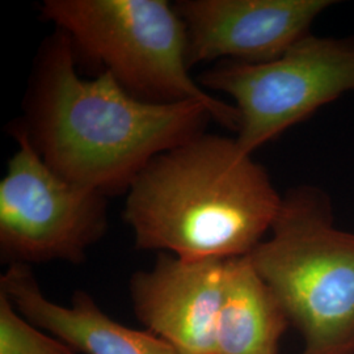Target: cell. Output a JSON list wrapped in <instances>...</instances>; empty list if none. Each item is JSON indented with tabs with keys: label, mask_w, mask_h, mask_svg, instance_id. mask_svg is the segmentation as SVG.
Listing matches in <instances>:
<instances>
[{
	"label": "cell",
	"mask_w": 354,
	"mask_h": 354,
	"mask_svg": "<svg viewBox=\"0 0 354 354\" xmlns=\"http://www.w3.org/2000/svg\"><path fill=\"white\" fill-rule=\"evenodd\" d=\"M248 257L301 332L304 354H354V234L335 227L324 192L282 196L269 238Z\"/></svg>",
	"instance_id": "3957f363"
},
{
	"label": "cell",
	"mask_w": 354,
	"mask_h": 354,
	"mask_svg": "<svg viewBox=\"0 0 354 354\" xmlns=\"http://www.w3.org/2000/svg\"><path fill=\"white\" fill-rule=\"evenodd\" d=\"M228 95L239 112L236 140L252 152L354 89V37L307 35L266 64L221 61L197 79Z\"/></svg>",
	"instance_id": "5b68a950"
},
{
	"label": "cell",
	"mask_w": 354,
	"mask_h": 354,
	"mask_svg": "<svg viewBox=\"0 0 354 354\" xmlns=\"http://www.w3.org/2000/svg\"><path fill=\"white\" fill-rule=\"evenodd\" d=\"M70 37L57 29L38 54L23 124L44 162L66 180L113 196L153 158L205 131L203 102L140 100L108 73L82 77Z\"/></svg>",
	"instance_id": "6da1fadb"
},
{
	"label": "cell",
	"mask_w": 354,
	"mask_h": 354,
	"mask_svg": "<svg viewBox=\"0 0 354 354\" xmlns=\"http://www.w3.org/2000/svg\"><path fill=\"white\" fill-rule=\"evenodd\" d=\"M336 354H349V353H336Z\"/></svg>",
	"instance_id": "7c38bea8"
},
{
	"label": "cell",
	"mask_w": 354,
	"mask_h": 354,
	"mask_svg": "<svg viewBox=\"0 0 354 354\" xmlns=\"http://www.w3.org/2000/svg\"><path fill=\"white\" fill-rule=\"evenodd\" d=\"M330 0H180L188 37V64H266L310 35Z\"/></svg>",
	"instance_id": "52a82bcc"
},
{
	"label": "cell",
	"mask_w": 354,
	"mask_h": 354,
	"mask_svg": "<svg viewBox=\"0 0 354 354\" xmlns=\"http://www.w3.org/2000/svg\"><path fill=\"white\" fill-rule=\"evenodd\" d=\"M289 324L277 297L250 257L228 259L214 354H277Z\"/></svg>",
	"instance_id": "30bf717a"
},
{
	"label": "cell",
	"mask_w": 354,
	"mask_h": 354,
	"mask_svg": "<svg viewBox=\"0 0 354 354\" xmlns=\"http://www.w3.org/2000/svg\"><path fill=\"white\" fill-rule=\"evenodd\" d=\"M41 16L73 42L74 51L140 100L206 104L222 127L238 131L239 112L190 75L187 29L165 0H45Z\"/></svg>",
	"instance_id": "277c9868"
},
{
	"label": "cell",
	"mask_w": 354,
	"mask_h": 354,
	"mask_svg": "<svg viewBox=\"0 0 354 354\" xmlns=\"http://www.w3.org/2000/svg\"><path fill=\"white\" fill-rule=\"evenodd\" d=\"M282 196L236 138L203 131L153 158L127 190L136 247L188 261L248 256Z\"/></svg>",
	"instance_id": "7a4b0ae2"
},
{
	"label": "cell",
	"mask_w": 354,
	"mask_h": 354,
	"mask_svg": "<svg viewBox=\"0 0 354 354\" xmlns=\"http://www.w3.org/2000/svg\"><path fill=\"white\" fill-rule=\"evenodd\" d=\"M0 181V252L8 266L80 264L108 228L106 196L74 184L46 165L23 124Z\"/></svg>",
	"instance_id": "8992f818"
},
{
	"label": "cell",
	"mask_w": 354,
	"mask_h": 354,
	"mask_svg": "<svg viewBox=\"0 0 354 354\" xmlns=\"http://www.w3.org/2000/svg\"><path fill=\"white\" fill-rule=\"evenodd\" d=\"M227 261L160 253L151 269L130 279V301L140 324L181 354H214Z\"/></svg>",
	"instance_id": "ba28073f"
},
{
	"label": "cell",
	"mask_w": 354,
	"mask_h": 354,
	"mask_svg": "<svg viewBox=\"0 0 354 354\" xmlns=\"http://www.w3.org/2000/svg\"><path fill=\"white\" fill-rule=\"evenodd\" d=\"M0 291L30 323L77 354H181L151 332L130 328L109 317L86 291L76 290L68 306L51 301L30 266H8Z\"/></svg>",
	"instance_id": "9c48e42d"
},
{
	"label": "cell",
	"mask_w": 354,
	"mask_h": 354,
	"mask_svg": "<svg viewBox=\"0 0 354 354\" xmlns=\"http://www.w3.org/2000/svg\"><path fill=\"white\" fill-rule=\"evenodd\" d=\"M0 354H77L49 332L23 317L0 291Z\"/></svg>",
	"instance_id": "8fae6325"
}]
</instances>
